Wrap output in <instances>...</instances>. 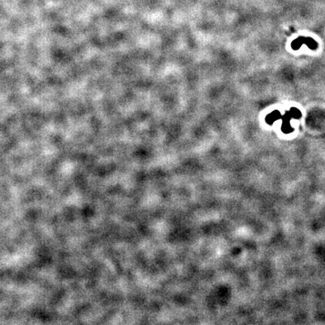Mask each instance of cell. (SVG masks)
<instances>
[{
  "instance_id": "6da1fadb",
  "label": "cell",
  "mask_w": 325,
  "mask_h": 325,
  "mask_svg": "<svg viewBox=\"0 0 325 325\" xmlns=\"http://www.w3.org/2000/svg\"><path fill=\"white\" fill-rule=\"evenodd\" d=\"M282 129L284 133H290L293 131V128L291 127L290 121L292 118L289 112H287L282 117Z\"/></svg>"
},
{
  "instance_id": "7a4b0ae2",
  "label": "cell",
  "mask_w": 325,
  "mask_h": 325,
  "mask_svg": "<svg viewBox=\"0 0 325 325\" xmlns=\"http://www.w3.org/2000/svg\"><path fill=\"white\" fill-rule=\"evenodd\" d=\"M281 117H282V115H281L280 112H279V111L275 110L273 111L272 113L269 114L267 116V117H266V121H267V124H272L275 121L281 118Z\"/></svg>"
},
{
  "instance_id": "3957f363",
  "label": "cell",
  "mask_w": 325,
  "mask_h": 325,
  "mask_svg": "<svg viewBox=\"0 0 325 325\" xmlns=\"http://www.w3.org/2000/svg\"><path fill=\"white\" fill-rule=\"evenodd\" d=\"M303 41H304V44L305 45H308V47H309L310 49H316L318 47V44L317 42H316L315 41L314 39H312V38H306V37H303Z\"/></svg>"
},
{
  "instance_id": "277c9868",
  "label": "cell",
  "mask_w": 325,
  "mask_h": 325,
  "mask_svg": "<svg viewBox=\"0 0 325 325\" xmlns=\"http://www.w3.org/2000/svg\"><path fill=\"white\" fill-rule=\"evenodd\" d=\"M304 44L303 37H299L297 39L294 40L291 44V47L294 50H298Z\"/></svg>"
},
{
  "instance_id": "5b68a950",
  "label": "cell",
  "mask_w": 325,
  "mask_h": 325,
  "mask_svg": "<svg viewBox=\"0 0 325 325\" xmlns=\"http://www.w3.org/2000/svg\"><path fill=\"white\" fill-rule=\"evenodd\" d=\"M289 113H290L291 117H294V118L299 119L301 117V112L299 109H297V108H292L290 111H289Z\"/></svg>"
}]
</instances>
